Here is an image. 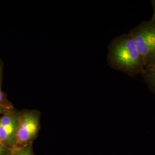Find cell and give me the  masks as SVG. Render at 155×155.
Wrapping results in <instances>:
<instances>
[{
  "label": "cell",
  "instance_id": "6da1fadb",
  "mask_svg": "<svg viewBox=\"0 0 155 155\" xmlns=\"http://www.w3.org/2000/svg\"><path fill=\"white\" fill-rule=\"evenodd\" d=\"M107 61L115 70L131 77L143 75L145 70L143 60L129 33L121 35L112 41Z\"/></svg>",
  "mask_w": 155,
  "mask_h": 155
},
{
  "label": "cell",
  "instance_id": "7a4b0ae2",
  "mask_svg": "<svg viewBox=\"0 0 155 155\" xmlns=\"http://www.w3.org/2000/svg\"><path fill=\"white\" fill-rule=\"evenodd\" d=\"M129 34L143 60L146 70L155 61V21L150 20L143 22Z\"/></svg>",
  "mask_w": 155,
  "mask_h": 155
},
{
  "label": "cell",
  "instance_id": "3957f363",
  "mask_svg": "<svg viewBox=\"0 0 155 155\" xmlns=\"http://www.w3.org/2000/svg\"><path fill=\"white\" fill-rule=\"evenodd\" d=\"M40 127L39 113L36 111H25L18 117L15 144L19 148L32 140L38 132Z\"/></svg>",
  "mask_w": 155,
  "mask_h": 155
},
{
  "label": "cell",
  "instance_id": "277c9868",
  "mask_svg": "<svg viewBox=\"0 0 155 155\" xmlns=\"http://www.w3.org/2000/svg\"><path fill=\"white\" fill-rule=\"evenodd\" d=\"M18 116L6 113L0 119V144H15Z\"/></svg>",
  "mask_w": 155,
  "mask_h": 155
},
{
  "label": "cell",
  "instance_id": "5b68a950",
  "mask_svg": "<svg viewBox=\"0 0 155 155\" xmlns=\"http://www.w3.org/2000/svg\"><path fill=\"white\" fill-rule=\"evenodd\" d=\"M143 76L150 90L155 93V63L145 70Z\"/></svg>",
  "mask_w": 155,
  "mask_h": 155
},
{
  "label": "cell",
  "instance_id": "8992f818",
  "mask_svg": "<svg viewBox=\"0 0 155 155\" xmlns=\"http://www.w3.org/2000/svg\"><path fill=\"white\" fill-rule=\"evenodd\" d=\"M13 155H33V153L31 147L28 146L18 148V150Z\"/></svg>",
  "mask_w": 155,
  "mask_h": 155
},
{
  "label": "cell",
  "instance_id": "52a82bcc",
  "mask_svg": "<svg viewBox=\"0 0 155 155\" xmlns=\"http://www.w3.org/2000/svg\"><path fill=\"white\" fill-rule=\"evenodd\" d=\"M151 3L152 5V9H153V15H152L150 20L155 21V0L151 1Z\"/></svg>",
  "mask_w": 155,
  "mask_h": 155
},
{
  "label": "cell",
  "instance_id": "ba28073f",
  "mask_svg": "<svg viewBox=\"0 0 155 155\" xmlns=\"http://www.w3.org/2000/svg\"><path fill=\"white\" fill-rule=\"evenodd\" d=\"M4 100V93H2V91L1 90V87H0V103L2 102Z\"/></svg>",
  "mask_w": 155,
  "mask_h": 155
},
{
  "label": "cell",
  "instance_id": "9c48e42d",
  "mask_svg": "<svg viewBox=\"0 0 155 155\" xmlns=\"http://www.w3.org/2000/svg\"><path fill=\"white\" fill-rule=\"evenodd\" d=\"M1 67L0 66V83H1Z\"/></svg>",
  "mask_w": 155,
  "mask_h": 155
},
{
  "label": "cell",
  "instance_id": "30bf717a",
  "mask_svg": "<svg viewBox=\"0 0 155 155\" xmlns=\"http://www.w3.org/2000/svg\"><path fill=\"white\" fill-rule=\"evenodd\" d=\"M2 107L0 106V114L2 113Z\"/></svg>",
  "mask_w": 155,
  "mask_h": 155
},
{
  "label": "cell",
  "instance_id": "8fae6325",
  "mask_svg": "<svg viewBox=\"0 0 155 155\" xmlns=\"http://www.w3.org/2000/svg\"><path fill=\"white\" fill-rule=\"evenodd\" d=\"M4 148V147L0 144V150H1V149H2V148Z\"/></svg>",
  "mask_w": 155,
  "mask_h": 155
},
{
  "label": "cell",
  "instance_id": "7c38bea8",
  "mask_svg": "<svg viewBox=\"0 0 155 155\" xmlns=\"http://www.w3.org/2000/svg\"><path fill=\"white\" fill-rule=\"evenodd\" d=\"M154 63H155V62H154ZM154 63H153V64H154Z\"/></svg>",
  "mask_w": 155,
  "mask_h": 155
}]
</instances>
